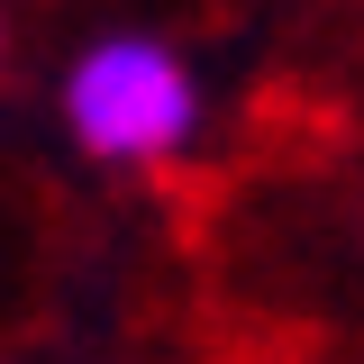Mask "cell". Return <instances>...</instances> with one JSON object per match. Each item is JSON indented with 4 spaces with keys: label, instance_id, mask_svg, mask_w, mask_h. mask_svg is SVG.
Wrapping results in <instances>:
<instances>
[{
    "label": "cell",
    "instance_id": "obj_2",
    "mask_svg": "<svg viewBox=\"0 0 364 364\" xmlns=\"http://www.w3.org/2000/svg\"><path fill=\"white\" fill-rule=\"evenodd\" d=\"M0 73H9V9H0Z\"/></svg>",
    "mask_w": 364,
    "mask_h": 364
},
{
    "label": "cell",
    "instance_id": "obj_1",
    "mask_svg": "<svg viewBox=\"0 0 364 364\" xmlns=\"http://www.w3.org/2000/svg\"><path fill=\"white\" fill-rule=\"evenodd\" d=\"M55 119L82 164L109 173H164L210 128V82L173 37L155 28H100L55 73Z\"/></svg>",
    "mask_w": 364,
    "mask_h": 364
}]
</instances>
